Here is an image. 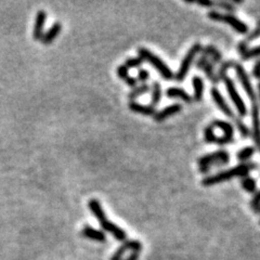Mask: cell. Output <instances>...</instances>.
<instances>
[{
	"instance_id": "obj_13",
	"label": "cell",
	"mask_w": 260,
	"mask_h": 260,
	"mask_svg": "<svg viewBox=\"0 0 260 260\" xmlns=\"http://www.w3.org/2000/svg\"><path fill=\"white\" fill-rule=\"evenodd\" d=\"M166 96L170 99L182 100L185 103H192L193 98L184 89L178 88V87H170L166 90Z\"/></svg>"
},
{
	"instance_id": "obj_17",
	"label": "cell",
	"mask_w": 260,
	"mask_h": 260,
	"mask_svg": "<svg viewBox=\"0 0 260 260\" xmlns=\"http://www.w3.org/2000/svg\"><path fill=\"white\" fill-rule=\"evenodd\" d=\"M214 128H218L220 130L224 131V137L227 138L228 140L233 141V136H234V128L232 124H230L229 122H225L221 120H217L214 121L210 124Z\"/></svg>"
},
{
	"instance_id": "obj_8",
	"label": "cell",
	"mask_w": 260,
	"mask_h": 260,
	"mask_svg": "<svg viewBox=\"0 0 260 260\" xmlns=\"http://www.w3.org/2000/svg\"><path fill=\"white\" fill-rule=\"evenodd\" d=\"M234 69H235V73H236V76H238L239 78V82L240 84L242 85L243 89L245 90L246 94L248 96V98L250 99V101L254 102H257L256 101V93H255V90L253 88V85H251V82L249 80L248 77V74L246 73L245 68H244L243 65L239 64V63H234L233 65Z\"/></svg>"
},
{
	"instance_id": "obj_35",
	"label": "cell",
	"mask_w": 260,
	"mask_h": 260,
	"mask_svg": "<svg viewBox=\"0 0 260 260\" xmlns=\"http://www.w3.org/2000/svg\"><path fill=\"white\" fill-rule=\"evenodd\" d=\"M253 75L255 78H257V80H260V60H258L255 63L254 68H253Z\"/></svg>"
},
{
	"instance_id": "obj_16",
	"label": "cell",
	"mask_w": 260,
	"mask_h": 260,
	"mask_svg": "<svg viewBox=\"0 0 260 260\" xmlns=\"http://www.w3.org/2000/svg\"><path fill=\"white\" fill-rule=\"evenodd\" d=\"M81 234H82V236H84V238L92 240V241H97V242L106 241V235L104 234V232H102L97 229H93V228H91L89 226H85L83 228Z\"/></svg>"
},
{
	"instance_id": "obj_23",
	"label": "cell",
	"mask_w": 260,
	"mask_h": 260,
	"mask_svg": "<svg viewBox=\"0 0 260 260\" xmlns=\"http://www.w3.org/2000/svg\"><path fill=\"white\" fill-rule=\"evenodd\" d=\"M255 151H256V150H255L254 146L244 147L238 153V160L242 163L247 162L250 159V157L255 154Z\"/></svg>"
},
{
	"instance_id": "obj_39",
	"label": "cell",
	"mask_w": 260,
	"mask_h": 260,
	"mask_svg": "<svg viewBox=\"0 0 260 260\" xmlns=\"http://www.w3.org/2000/svg\"><path fill=\"white\" fill-rule=\"evenodd\" d=\"M239 50H240V53H241V54L245 53V52L248 50L247 43H246V42H242V43H240V45H239Z\"/></svg>"
},
{
	"instance_id": "obj_25",
	"label": "cell",
	"mask_w": 260,
	"mask_h": 260,
	"mask_svg": "<svg viewBox=\"0 0 260 260\" xmlns=\"http://www.w3.org/2000/svg\"><path fill=\"white\" fill-rule=\"evenodd\" d=\"M217 135L215 133V128L212 127L211 125H208L206 128L204 130V139L207 143H215V141L217 139Z\"/></svg>"
},
{
	"instance_id": "obj_20",
	"label": "cell",
	"mask_w": 260,
	"mask_h": 260,
	"mask_svg": "<svg viewBox=\"0 0 260 260\" xmlns=\"http://www.w3.org/2000/svg\"><path fill=\"white\" fill-rule=\"evenodd\" d=\"M150 89H151V87H150L147 84H142V85H140V86H138V87H135V88H133V89L129 92L128 99H129L131 102L135 101V100L138 99L139 97L143 96V94L147 93V92L150 91Z\"/></svg>"
},
{
	"instance_id": "obj_5",
	"label": "cell",
	"mask_w": 260,
	"mask_h": 260,
	"mask_svg": "<svg viewBox=\"0 0 260 260\" xmlns=\"http://www.w3.org/2000/svg\"><path fill=\"white\" fill-rule=\"evenodd\" d=\"M202 49H203L202 45L200 43L194 44L191 48L189 49L184 58L182 59V61H181V64L179 66L178 72L176 73L175 77H173L178 83H182L185 80V77L189 73V69L191 68L196 56H198V54L202 51Z\"/></svg>"
},
{
	"instance_id": "obj_3",
	"label": "cell",
	"mask_w": 260,
	"mask_h": 260,
	"mask_svg": "<svg viewBox=\"0 0 260 260\" xmlns=\"http://www.w3.org/2000/svg\"><path fill=\"white\" fill-rule=\"evenodd\" d=\"M138 56L143 62H147L151 64L165 81H171L175 77V74L172 73L170 67L165 63L160 57H157L151 50L146 48H139Z\"/></svg>"
},
{
	"instance_id": "obj_6",
	"label": "cell",
	"mask_w": 260,
	"mask_h": 260,
	"mask_svg": "<svg viewBox=\"0 0 260 260\" xmlns=\"http://www.w3.org/2000/svg\"><path fill=\"white\" fill-rule=\"evenodd\" d=\"M207 17L215 22H224L229 24L233 29H235L240 34H246L248 31V26L246 23H244L240 19L234 17L231 13H220L218 11H209L207 13Z\"/></svg>"
},
{
	"instance_id": "obj_27",
	"label": "cell",
	"mask_w": 260,
	"mask_h": 260,
	"mask_svg": "<svg viewBox=\"0 0 260 260\" xmlns=\"http://www.w3.org/2000/svg\"><path fill=\"white\" fill-rule=\"evenodd\" d=\"M241 57L243 60H249V59L260 57V46H257L253 49H248L245 53L241 54Z\"/></svg>"
},
{
	"instance_id": "obj_30",
	"label": "cell",
	"mask_w": 260,
	"mask_h": 260,
	"mask_svg": "<svg viewBox=\"0 0 260 260\" xmlns=\"http://www.w3.org/2000/svg\"><path fill=\"white\" fill-rule=\"evenodd\" d=\"M215 6L219 7L220 9H224L229 12L235 11V7L233 6L232 3H229V2H215Z\"/></svg>"
},
{
	"instance_id": "obj_37",
	"label": "cell",
	"mask_w": 260,
	"mask_h": 260,
	"mask_svg": "<svg viewBox=\"0 0 260 260\" xmlns=\"http://www.w3.org/2000/svg\"><path fill=\"white\" fill-rule=\"evenodd\" d=\"M125 83L127 84L128 86H130V87H133V88H135V87L137 86V80L135 77H131V76H128L127 78H126L125 80Z\"/></svg>"
},
{
	"instance_id": "obj_11",
	"label": "cell",
	"mask_w": 260,
	"mask_h": 260,
	"mask_svg": "<svg viewBox=\"0 0 260 260\" xmlns=\"http://www.w3.org/2000/svg\"><path fill=\"white\" fill-rule=\"evenodd\" d=\"M251 122H253V138L260 152V108L257 102L251 106Z\"/></svg>"
},
{
	"instance_id": "obj_14",
	"label": "cell",
	"mask_w": 260,
	"mask_h": 260,
	"mask_svg": "<svg viewBox=\"0 0 260 260\" xmlns=\"http://www.w3.org/2000/svg\"><path fill=\"white\" fill-rule=\"evenodd\" d=\"M46 20H47V13L43 10L39 11L36 15V21H35L34 29H33V37L35 41H39V39H42V37L44 36L43 31L46 24Z\"/></svg>"
},
{
	"instance_id": "obj_10",
	"label": "cell",
	"mask_w": 260,
	"mask_h": 260,
	"mask_svg": "<svg viewBox=\"0 0 260 260\" xmlns=\"http://www.w3.org/2000/svg\"><path fill=\"white\" fill-rule=\"evenodd\" d=\"M141 249H142V244H141L140 241H137V240L126 241L116 249V251L111 257V260H123V257L126 254V251H128V250L141 251Z\"/></svg>"
},
{
	"instance_id": "obj_9",
	"label": "cell",
	"mask_w": 260,
	"mask_h": 260,
	"mask_svg": "<svg viewBox=\"0 0 260 260\" xmlns=\"http://www.w3.org/2000/svg\"><path fill=\"white\" fill-rule=\"evenodd\" d=\"M210 94H211V98L214 100L215 104L217 105V107L227 117H230V118H235V115L233 113V111L231 109V107L229 106V104L227 103V101L225 100L224 96L221 94L216 87H212L211 90H210Z\"/></svg>"
},
{
	"instance_id": "obj_29",
	"label": "cell",
	"mask_w": 260,
	"mask_h": 260,
	"mask_svg": "<svg viewBox=\"0 0 260 260\" xmlns=\"http://www.w3.org/2000/svg\"><path fill=\"white\" fill-rule=\"evenodd\" d=\"M143 61L141 60L139 57L138 58H129L125 61V66L127 67L128 69L129 68H137V67H140L141 65H142Z\"/></svg>"
},
{
	"instance_id": "obj_41",
	"label": "cell",
	"mask_w": 260,
	"mask_h": 260,
	"mask_svg": "<svg viewBox=\"0 0 260 260\" xmlns=\"http://www.w3.org/2000/svg\"><path fill=\"white\" fill-rule=\"evenodd\" d=\"M258 91H259V96H260V83L258 84Z\"/></svg>"
},
{
	"instance_id": "obj_2",
	"label": "cell",
	"mask_w": 260,
	"mask_h": 260,
	"mask_svg": "<svg viewBox=\"0 0 260 260\" xmlns=\"http://www.w3.org/2000/svg\"><path fill=\"white\" fill-rule=\"evenodd\" d=\"M88 206L93 216L96 217V219L99 221L102 229L108 232L109 234H112L117 241H121V242L126 241V239H127V233H126L125 230H123L122 228H120L117 225L109 221V220L106 218L105 211L103 210V208H102L101 204L98 200L96 199L90 200L88 203Z\"/></svg>"
},
{
	"instance_id": "obj_4",
	"label": "cell",
	"mask_w": 260,
	"mask_h": 260,
	"mask_svg": "<svg viewBox=\"0 0 260 260\" xmlns=\"http://www.w3.org/2000/svg\"><path fill=\"white\" fill-rule=\"evenodd\" d=\"M230 161V154L225 150L206 154L199 159V170L202 173H206L216 167H222L224 165H227Z\"/></svg>"
},
{
	"instance_id": "obj_38",
	"label": "cell",
	"mask_w": 260,
	"mask_h": 260,
	"mask_svg": "<svg viewBox=\"0 0 260 260\" xmlns=\"http://www.w3.org/2000/svg\"><path fill=\"white\" fill-rule=\"evenodd\" d=\"M140 254H141V251H131L130 255L125 260H139Z\"/></svg>"
},
{
	"instance_id": "obj_28",
	"label": "cell",
	"mask_w": 260,
	"mask_h": 260,
	"mask_svg": "<svg viewBox=\"0 0 260 260\" xmlns=\"http://www.w3.org/2000/svg\"><path fill=\"white\" fill-rule=\"evenodd\" d=\"M234 65V62L233 61H226L224 64L221 65V67H220V69L218 70V74H217V81L219 80H222V78L226 76V72L228 69H229L230 67H233Z\"/></svg>"
},
{
	"instance_id": "obj_40",
	"label": "cell",
	"mask_w": 260,
	"mask_h": 260,
	"mask_svg": "<svg viewBox=\"0 0 260 260\" xmlns=\"http://www.w3.org/2000/svg\"><path fill=\"white\" fill-rule=\"evenodd\" d=\"M255 212H257V214H260V206H258V207H256L255 209H253Z\"/></svg>"
},
{
	"instance_id": "obj_33",
	"label": "cell",
	"mask_w": 260,
	"mask_h": 260,
	"mask_svg": "<svg viewBox=\"0 0 260 260\" xmlns=\"http://www.w3.org/2000/svg\"><path fill=\"white\" fill-rule=\"evenodd\" d=\"M258 37H260V20H258L257 26H256V28L254 29L253 33H251V34L247 37L246 43H247V42H253V41H255V39H257Z\"/></svg>"
},
{
	"instance_id": "obj_34",
	"label": "cell",
	"mask_w": 260,
	"mask_h": 260,
	"mask_svg": "<svg viewBox=\"0 0 260 260\" xmlns=\"http://www.w3.org/2000/svg\"><path fill=\"white\" fill-rule=\"evenodd\" d=\"M250 206H251V208H253V209H255L256 207L260 206V191H258V192L255 194L253 201L250 202Z\"/></svg>"
},
{
	"instance_id": "obj_26",
	"label": "cell",
	"mask_w": 260,
	"mask_h": 260,
	"mask_svg": "<svg viewBox=\"0 0 260 260\" xmlns=\"http://www.w3.org/2000/svg\"><path fill=\"white\" fill-rule=\"evenodd\" d=\"M234 122H235V125H236V128H238V130L240 131V133H241V136L242 137H244V138H246V137H248L249 136V129H248V127L247 126L244 124L240 118H234Z\"/></svg>"
},
{
	"instance_id": "obj_1",
	"label": "cell",
	"mask_w": 260,
	"mask_h": 260,
	"mask_svg": "<svg viewBox=\"0 0 260 260\" xmlns=\"http://www.w3.org/2000/svg\"><path fill=\"white\" fill-rule=\"evenodd\" d=\"M257 168V164L256 163H243L239 166L230 168L225 171H220L216 175L208 176L206 178H204L202 181V184L204 187H211L215 184L222 183L227 180H230L232 178L236 177H245L248 175V172L250 170H254Z\"/></svg>"
},
{
	"instance_id": "obj_7",
	"label": "cell",
	"mask_w": 260,
	"mask_h": 260,
	"mask_svg": "<svg viewBox=\"0 0 260 260\" xmlns=\"http://www.w3.org/2000/svg\"><path fill=\"white\" fill-rule=\"evenodd\" d=\"M222 81L225 83L228 94H229V97L236 108V111H238L240 116H242V117L246 116L247 115L246 104H245V102H244V100L242 99V97L240 96V93H239L238 89H236L235 84L232 81V78H230L229 76H225L222 78Z\"/></svg>"
},
{
	"instance_id": "obj_31",
	"label": "cell",
	"mask_w": 260,
	"mask_h": 260,
	"mask_svg": "<svg viewBox=\"0 0 260 260\" xmlns=\"http://www.w3.org/2000/svg\"><path fill=\"white\" fill-rule=\"evenodd\" d=\"M148 78H150V73L147 72L146 69H144V68H141V69H139V72H138V75H137V82H140V83H142V84H145V82H147L148 81Z\"/></svg>"
},
{
	"instance_id": "obj_42",
	"label": "cell",
	"mask_w": 260,
	"mask_h": 260,
	"mask_svg": "<svg viewBox=\"0 0 260 260\" xmlns=\"http://www.w3.org/2000/svg\"><path fill=\"white\" fill-rule=\"evenodd\" d=\"M259 224H260V221H259Z\"/></svg>"
},
{
	"instance_id": "obj_15",
	"label": "cell",
	"mask_w": 260,
	"mask_h": 260,
	"mask_svg": "<svg viewBox=\"0 0 260 260\" xmlns=\"http://www.w3.org/2000/svg\"><path fill=\"white\" fill-rule=\"evenodd\" d=\"M129 109L132 111L133 113H137L140 115H144V116H154L156 113L155 107L151 105H145V104H141L138 103L136 101L129 102Z\"/></svg>"
},
{
	"instance_id": "obj_21",
	"label": "cell",
	"mask_w": 260,
	"mask_h": 260,
	"mask_svg": "<svg viewBox=\"0 0 260 260\" xmlns=\"http://www.w3.org/2000/svg\"><path fill=\"white\" fill-rule=\"evenodd\" d=\"M162 99V88L159 82H154L152 85V97H151V106L155 107L160 103Z\"/></svg>"
},
{
	"instance_id": "obj_19",
	"label": "cell",
	"mask_w": 260,
	"mask_h": 260,
	"mask_svg": "<svg viewBox=\"0 0 260 260\" xmlns=\"http://www.w3.org/2000/svg\"><path fill=\"white\" fill-rule=\"evenodd\" d=\"M192 85H193V89H194V94H193V101H201L203 98V93H204V82L201 77L199 76H194L192 80Z\"/></svg>"
},
{
	"instance_id": "obj_36",
	"label": "cell",
	"mask_w": 260,
	"mask_h": 260,
	"mask_svg": "<svg viewBox=\"0 0 260 260\" xmlns=\"http://www.w3.org/2000/svg\"><path fill=\"white\" fill-rule=\"evenodd\" d=\"M195 4L203 7H215V2H211V0H199V2H195Z\"/></svg>"
},
{
	"instance_id": "obj_32",
	"label": "cell",
	"mask_w": 260,
	"mask_h": 260,
	"mask_svg": "<svg viewBox=\"0 0 260 260\" xmlns=\"http://www.w3.org/2000/svg\"><path fill=\"white\" fill-rule=\"evenodd\" d=\"M128 68L126 67L125 65H120L117 67V75H118V77L121 78V80H123V81H125L126 78H127L128 76H129V73H128Z\"/></svg>"
},
{
	"instance_id": "obj_24",
	"label": "cell",
	"mask_w": 260,
	"mask_h": 260,
	"mask_svg": "<svg viewBox=\"0 0 260 260\" xmlns=\"http://www.w3.org/2000/svg\"><path fill=\"white\" fill-rule=\"evenodd\" d=\"M203 53H204V56H206L207 58L208 57L211 58L212 62H215V63H218L220 60H221V54H220V52L218 50H216L214 47H210V46L206 47V48L203 50Z\"/></svg>"
},
{
	"instance_id": "obj_22",
	"label": "cell",
	"mask_w": 260,
	"mask_h": 260,
	"mask_svg": "<svg viewBox=\"0 0 260 260\" xmlns=\"http://www.w3.org/2000/svg\"><path fill=\"white\" fill-rule=\"evenodd\" d=\"M241 184L243 187L244 190L248 193H255L257 190V183H256V180L251 177L245 176L242 181H241Z\"/></svg>"
},
{
	"instance_id": "obj_18",
	"label": "cell",
	"mask_w": 260,
	"mask_h": 260,
	"mask_svg": "<svg viewBox=\"0 0 260 260\" xmlns=\"http://www.w3.org/2000/svg\"><path fill=\"white\" fill-rule=\"evenodd\" d=\"M61 30H62V24H60V23H54V24L51 26V28L42 37V42L45 45H50L54 39L58 37Z\"/></svg>"
},
{
	"instance_id": "obj_12",
	"label": "cell",
	"mask_w": 260,
	"mask_h": 260,
	"mask_svg": "<svg viewBox=\"0 0 260 260\" xmlns=\"http://www.w3.org/2000/svg\"><path fill=\"white\" fill-rule=\"evenodd\" d=\"M181 109H182V105H181V104H179V103L171 104L167 107L161 109V111L156 112L153 117H154L155 122L161 123V122H164L165 120H167V118H169L173 115H177L178 113L181 112Z\"/></svg>"
}]
</instances>
